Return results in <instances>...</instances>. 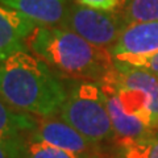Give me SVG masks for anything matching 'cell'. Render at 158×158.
Masks as SVG:
<instances>
[{
  "label": "cell",
  "instance_id": "obj_19",
  "mask_svg": "<svg viewBox=\"0 0 158 158\" xmlns=\"http://www.w3.org/2000/svg\"><path fill=\"white\" fill-rule=\"evenodd\" d=\"M157 77H158V75H157Z\"/></svg>",
  "mask_w": 158,
  "mask_h": 158
},
{
  "label": "cell",
  "instance_id": "obj_7",
  "mask_svg": "<svg viewBox=\"0 0 158 158\" xmlns=\"http://www.w3.org/2000/svg\"><path fill=\"white\" fill-rule=\"evenodd\" d=\"M116 62L142 58L158 53V21L128 24L111 49Z\"/></svg>",
  "mask_w": 158,
  "mask_h": 158
},
{
  "label": "cell",
  "instance_id": "obj_13",
  "mask_svg": "<svg viewBox=\"0 0 158 158\" xmlns=\"http://www.w3.org/2000/svg\"><path fill=\"white\" fill-rule=\"evenodd\" d=\"M20 158H103V153L79 154V153L59 149L25 136L20 149Z\"/></svg>",
  "mask_w": 158,
  "mask_h": 158
},
{
  "label": "cell",
  "instance_id": "obj_18",
  "mask_svg": "<svg viewBox=\"0 0 158 158\" xmlns=\"http://www.w3.org/2000/svg\"><path fill=\"white\" fill-rule=\"evenodd\" d=\"M157 135H158V132H157Z\"/></svg>",
  "mask_w": 158,
  "mask_h": 158
},
{
  "label": "cell",
  "instance_id": "obj_14",
  "mask_svg": "<svg viewBox=\"0 0 158 158\" xmlns=\"http://www.w3.org/2000/svg\"><path fill=\"white\" fill-rule=\"evenodd\" d=\"M121 16L127 25L141 21H158V0H127Z\"/></svg>",
  "mask_w": 158,
  "mask_h": 158
},
{
  "label": "cell",
  "instance_id": "obj_1",
  "mask_svg": "<svg viewBox=\"0 0 158 158\" xmlns=\"http://www.w3.org/2000/svg\"><path fill=\"white\" fill-rule=\"evenodd\" d=\"M0 94L16 110L48 117L59 115L67 86L52 66L27 50L0 61Z\"/></svg>",
  "mask_w": 158,
  "mask_h": 158
},
{
  "label": "cell",
  "instance_id": "obj_11",
  "mask_svg": "<svg viewBox=\"0 0 158 158\" xmlns=\"http://www.w3.org/2000/svg\"><path fill=\"white\" fill-rule=\"evenodd\" d=\"M36 124V116L16 110L0 94V140H23Z\"/></svg>",
  "mask_w": 158,
  "mask_h": 158
},
{
  "label": "cell",
  "instance_id": "obj_8",
  "mask_svg": "<svg viewBox=\"0 0 158 158\" xmlns=\"http://www.w3.org/2000/svg\"><path fill=\"white\" fill-rule=\"evenodd\" d=\"M37 24L0 3V61L16 52H27L25 40Z\"/></svg>",
  "mask_w": 158,
  "mask_h": 158
},
{
  "label": "cell",
  "instance_id": "obj_10",
  "mask_svg": "<svg viewBox=\"0 0 158 158\" xmlns=\"http://www.w3.org/2000/svg\"><path fill=\"white\" fill-rule=\"evenodd\" d=\"M37 25H61L70 8L69 0H0Z\"/></svg>",
  "mask_w": 158,
  "mask_h": 158
},
{
  "label": "cell",
  "instance_id": "obj_2",
  "mask_svg": "<svg viewBox=\"0 0 158 158\" xmlns=\"http://www.w3.org/2000/svg\"><path fill=\"white\" fill-rule=\"evenodd\" d=\"M25 44L31 53L71 79L100 83L115 69L110 49L92 45L61 25H36Z\"/></svg>",
  "mask_w": 158,
  "mask_h": 158
},
{
  "label": "cell",
  "instance_id": "obj_4",
  "mask_svg": "<svg viewBox=\"0 0 158 158\" xmlns=\"http://www.w3.org/2000/svg\"><path fill=\"white\" fill-rule=\"evenodd\" d=\"M102 86L115 91L127 112L142 118L158 132V77L144 69L115 61V69Z\"/></svg>",
  "mask_w": 158,
  "mask_h": 158
},
{
  "label": "cell",
  "instance_id": "obj_9",
  "mask_svg": "<svg viewBox=\"0 0 158 158\" xmlns=\"http://www.w3.org/2000/svg\"><path fill=\"white\" fill-rule=\"evenodd\" d=\"M102 87L107 98V108L116 133V140H137L156 135L157 132L153 131L142 118L125 111L120 98L112 88Z\"/></svg>",
  "mask_w": 158,
  "mask_h": 158
},
{
  "label": "cell",
  "instance_id": "obj_16",
  "mask_svg": "<svg viewBox=\"0 0 158 158\" xmlns=\"http://www.w3.org/2000/svg\"><path fill=\"white\" fill-rule=\"evenodd\" d=\"M23 140H0V158H20Z\"/></svg>",
  "mask_w": 158,
  "mask_h": 158
},
{
  "label": "cell",
  "instance_id": "obj_15",
  "mask_svg": "<svg viewBox=\"0 0 158 158\" xmlns=\"http://www.w3.org/2000/svg\"><path fill=\"white\" fill-rule=\"evenodd\" d=\"M120 63H124V65L133 66V67H138V69H144V70H148L158 75V53L153 54V56L142 57V58L129 59L127 62H120Z\"/></svg>",
  "mask_w": 158,
  "mask_h": 158
},
{
  "label": "cell",
  "instance_id": "obj_6",
  "mask_svg": "<svg viewBox=\"0 0 158 158\" xmlns=\"http://www.w3.org/2000/svg\"><path fill=\"white\" fill-rule=\"evenodd\" d=\"M27 136L33 140L79 154L102 153V145L87 140L75 128L67 124L61 117L56 116L37 117V124L34 129Z\"/></svg>",
  "mask_w": 158,
  "mask_h": 158
},
{
  "label": "cell",
  "instance_id": "obj_17",
  "mask_svg": "<svg viewBox=\"0 0 158 158\" xmlns=\"http://www.w3.org/2000/svg\"><path fill=\"white\" fill-rule=\"evenodd\" d=\"M77 3L83 4V6L96 8V9H104V11H115L118 6L120 0H77Z\"/></svg>",
  "mask_w": 158,
  "mask_h": 158
},
{
  "label": "cell",
  "instance_id": "obj_5",
  "mask_svg": "<svg viewBox=\"0 0 158 158\" xmlns=\"http://www.w3.org/2000/svg\"><path fill=\"white\" fill-rule=\"evenodd\" d=\"M61 27L79 34L92 45L111 50L127 24L123 16H118L113 11L96 9L75 3L69 8Z\"/></svg>",
  "mask_w": 158,
  "mask_h": 158
},
{
  "label": "cell",
  "instance_id": "obj_3",
  "mask_svg": "<svg viewBox=\"0 0 158 158\" xmlns=\"http://www.w3.org/2000/svg\"><path fill=\"white\" fill-rule=\"evenodd\" d=\"M59 117L98 145L116 141L106 94L98 82L71 79Z\"/></svg>",
  "mask_w": 158,
  "mask_h": 158
},
{
  "label": "cell",
  "instance_id": "obj_12",
  "mask_svg": "<svg viewBox=\"0 0 158 158\" xmlns=\"http://www.w3.org/2000/svg\"><path fill=\"white\" fill-rule=\"evenodd\" d=\"M110 158H158V135L137 140H116Z\"/></svg>",
  "mask_w": 158,
  "mask_h": 158
}]
</instances>
